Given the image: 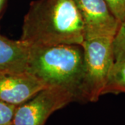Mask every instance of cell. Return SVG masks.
Returning <instances> with one entry per match:
<instances>
[{
	"mask_svg": "<svg viewBox=\"0 0 125 125\" xmlns=\"http://www.w3.org/2000/svg\"><path fill=\"white\" fill-rule=\"evenodd\" d=\"M113 38L84 40L83 73L78 102H94L103 94L108 76L115 62Z\"/></svg>",
	"mask_w": 125,
	"mask_h": 125,
	"instance_id": "3957f363",
	"label": "cell"
},
{
	"mask_svg": "<svg viewBox=\"0 0 125 125\" xmlns=\"http://www.w3.org/2000/svg\"><path fill=\"white\" fill-rule=\"evenodd\" d=\"M125 92V60L115 61L109 72L103 94Z\"/></svg>",
	"mask_w": 125,
	"mask_h": 125,
	"instance_id": "ba28073f",
	"label": "cell"
},
{
	"mask_svg": "<svg viewBox=\"0 0 125 125\" xmlns=\"http://www.w3.org/2000/svg\"><path fill=\"white\" fill-rule=\"evenodd\" d=\"M6 1L7 0H0V14L1 13V11H2V10L4 9V7L5 4H6Z\"/></svg>",
	"mask_w": 125,
	"mask_h": 125,
	"instance_id": "7c38bea8",
	"label": "cell"
},
{
	"mask_svg": "<svg viewBox=\"0 0 125 125\" xmlns=\"http://www.w3.org/2000/svg\"><path fill=\"white\" fill-rule=\"evenodd\" d=\"M83 60L81 45L30 47L27 71L47 87H60L71 92L76 102L83 78Z\"/></svg>",
	"mask_w": 125,
	"mask_h": 125,
	"instance_id": "7a4b0ae2",
	"label": "cell"
},
{
	"mask_svg": "<svg viewBox=\"0 0 125 125\" xmlns=\"http://www.w3.org/2000/svg\"><path fill=\"white\" fill-rule=\"evenodd\" d=\"M30 46L0 35V75L27 72Z\"/></svg>",
	"mask_w": 125,
	"mask_h": 125,
	"instance_id": "52a82bcc",
	"label": "cell"
},
{
	"mask_svg": "<svg viewBox=\"0 0 125 125\" xmlns=\"http://www.w3.org/2000/svg\"><path fill=\"white\" fill-rule=\"evenodd\" d=\"M17 106L0 100V125H11Z\"/></svg>",
	"mask_w": 125,
	"mask_h": 125,
	"instance_id": "30bf717a",
	"label": "cell"
},
{
	"mask_svg": "<svg viewBox=\"0 0 125 125\" xmlns=\"http://www.w3.org/2000/svg\"></svg>",
	"mask_w": 125,
	"mask_h": 125,
	"instance_id": "4fadbf2b",
	"label": "cell"
},
{
	"mask_svg": "<svg viewBox=\"0 0 125 125\" xmlns=\"http://www.w3.org/2000/svg\"><path fill=\"white\" fill-rule=\"evenodd\" d=\"M112 44L115 61L125 60V18L120 23Z\"/></svg>",
	"mask_w": 125,
	"mask_h": 125,
	"instance_id": "9c48e42d",
	"label": "cell"
},
{
	"mask_svg": "<svg viewBox=\"0 0 125 125\" xmlns=\"http://www.w3.org/2000/svg\"><path fill=\"white\" fill-rule=\"evenodd\" d=\"M72 102L75 97L67 90L47 87L17 106L12 125H45L52 114Z\"/></svg>",
	"mask_w": 125,
	"mask_h": 125,
	"instance_id": "277c9868",
	"label": "cell"
},
{
	"mask_svg": "<svg viewBox=\"0 0 125 125\" xmlns=\"http://www.w3.org/2000/svg\"><path fill=\"white\" fill-rule=\"evenodd\" d=\"M20 40L30 47L82 45L83 19L74 0H35L24 18Z\"/></svg>",
	"mask_w": 125,
	"mask_h": 125,
	"instance_id": "6da1fadb",
	"label": "cell"
},
{
	"mask_svg": "<svg viewBox=\"0 0 125 125\" xmlns=\"http://www.w3.org/2000/svg\"><path fill=\"white\" fill-rule=\"evenodd\" d=\"M46 88L42 81L28 71L0 75V100L17 106Z\"/></svg>",
	"mask_w": 125,
	"mask_h": 125,
	"instance_id": "8992f818",
	"label": "cell"
},
{
	"mask_svg": "<svg viewBox=\"0 0 125 125\" xmlns=\"http://www.w3.org/2000/svg\"><path fill=\"white\" fill-rule=\"evenodd\" d=\"M112 13L121 22L125 18V0H105Z\"/></svg>",
	"mask_w": 125,
	"mask_h": 125,
	"instance_id": "8fae6325",
	"label": "cell"
},
{
	"mask_svg": "<svg viewBox=\"0 0 125 125\" xmlns=\"http://www.w3.org/2000/svg\"><path fill=\"white\" fill-rule=\"evenodd\" d=\"M83 22L85 40L113 38L120 22L112 13L105 0H74Z\"/></svg>",
	"mask_w": 125,
	"mask_h": 125,
	"instance_id": "5b68a950",
	"label": "cell"
}]
</instances>
